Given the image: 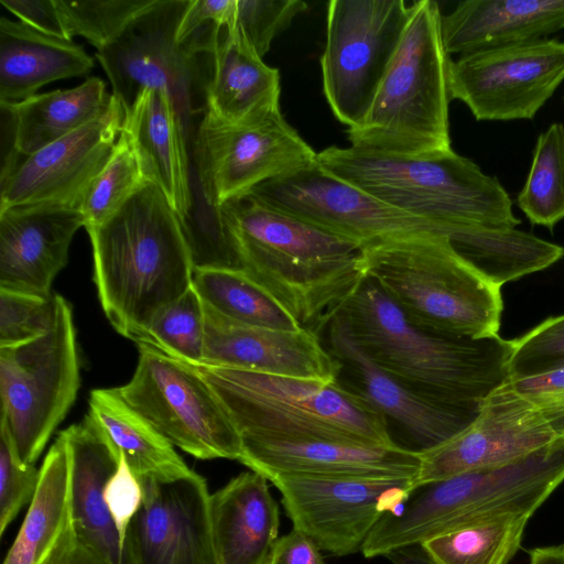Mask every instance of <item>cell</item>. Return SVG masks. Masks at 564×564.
Returning a JSON list of instances; mask_svg holds the SVG:
<instances>
[{"label":"cell","mask_w":564,"mask_h":564,"mask_svg":"<svg viewBox=\"0 0 564 564\" xmlns=\"http://www.w3.org/2000/svg\"><path fill=\"white\" fill-rule=\"evenodd\" d=\"M210 210L221 269L242 271L316 334L366 276L358 245L250 192Z\"/></svg>","instance_id":"1"},{"label":"cell","mask_w":564,"mask_h":564,"mask_svg":"<svg viewBox=\"0 0 564 564\" xmlns=\"http://www.w3.org/2000/svg\"><path fill=\"white\" fill-rule=\"evenodd\" d=\"M88 235L105 315L120 335L143 341L154 317L193 284L182 220L159 186L147 181Z\"/></svg>","instance_id":"2"},{"label":"cell","mask_w":564,"mask_h":564,"mask_svg":"<svg viewBox=\"0 0 564 564\" xmlns=\"http://www.w3.org/2000/svg\"><path fill=\"white\" fill-rule=\"evenodd\" d=\"M338 310L380 368L435 402L477 411L509 379L511 340L421 329L368 276Z\"/></svg>","instance_id":"3"},{"label":"cell","mask_w":564,"mask_h":564,"mask_svg":"<svg viewBox=\"0 0 564 564\" xmlns=\"http://www.w3.org/2000/svg\"><path fill=\"white\" fill-rule=\"evenodd\" d=\"M360 264L414 326L440 335H498L503 301L494 284L465 261L447 236L417 231L360 249Z\"/></svg>","instance_id":"4"},{"label":"cell","mask_w":564,"mask_h":564,"mask_svg":"<svg viewBox=\"0 0 564 564\" xmlns=\"http://www.w3.org/2000/svg\"><path fill=\"white\" fill-rule=\"evenodd\" d=\"M242 441L391 446L388 421L341 384L218 366H194Z\"/></svg>","instance_id":"5"},{"label":"cell","mask_w":564,"mask_h":564,"mask_svg":"<svg viewBox=\"0 0 564 564\" xmlns=\"http://www.w3.org/2000/svg\"><path fill=\"white\" fill-rule=\"evenodd\" d=\"M436 1L419 0L399 47L364 119L347 129L350 147L367 152L419 158L452 150L449 54Z\"/></svg>","instance_id":"6"},{"label":"cell","mask_w":564,"mask_h":564,"mask_svg":"<svg viewBox=\"0 0 564 564\" xmlns=\"http://www.w3.org/2000/svg\"><path fill=\"white\" fill-rule=\"evenodd\" d=\"M316 160L388 205L435 224H521L499 180L453 149L404 158L332 145L317 152Z\"/></svg>","instance_id":"7"},{"label":"cell","mask_w":564,"mask_h":564,"mask_svg":"<svg viewBox=\"0 0 564 564\" xmlns=\"http://www.w3.org/2000/svg\"><path fill=\"white\" fill-rule=\"evenodd\" d=\"M564 482V438L511 464L419 486L401 511L386 514L361 553L371 558L509 512L534 514Z\"/></svg>","instance_id":"8"},{"label":"cell","mask_w":564,"mask_h":564,"mask_svg":"<svg viewBox=\"0 0 564 564\" xmlns=\"http://www.w3.org/2000/svg\"><path fill=\"white\" fill-rule=\"evenodd\" d=\"M79 387L73 310L55 294V317L45 334L0 348L1 425L24 464L37 460L74 404Z\"/></svg>","instance_id":"9"},{"label":"cell","mask_w":564,"mask_h":564,"mask_svg":"<svg viewBox=\"0 0 564 564\" xmlns=\"http://www.w3.org/2000/svg\"><path fill=\"white\" fill-rule=\"evenodd\" d=\"M132 378L118 391L173 446L198 459L239 460L242 444L215 392L193 365L138 343Z\"/></svg>","instance_id":"10"},{"label":"cell","mask_w":564,"mask_h":564,"mask_svg":"<svg viewBox=\"0 0 564 564\" xmlns=\"http://www.w3.org/2000/svg\"><path fill=\"white\" fill-rule=\"evenodd\" d=\"M411 14L404 0H332L321 58L334 116L352 128L365 117Z\"/></svg>","instance_id":"11"},{"label":"cell","mask_w":564,"mask_h":564,"mask_svg":"<svg viewBox=\"0 0 564 564\" xmlns=\"http://www.w3.org/2000/svg\"><path fill=\"white\" fill-rule=\"evenodd\" d=\"M188 1L158 0L96 57L124 111L145 88L167 90L193 145V120L206 112L210 77L203 75L198 57L185 53L175 40Z\"/></svg>","instance_id":"12"},{"label":"cell","mask_w":564,"mask_h":564,"mask_svg":"<svg viewBox=\"0 0 564 564\" xmlns=\"http://www.w3.org/2000/svg\"><path fill=\"white\" fill-rule=\"evenodd\" d=\"M192 147L203 196L210 209L317 156L281 109L239 123L205 112Z\"/></svg>","instance_id":"13"},{"label":"cell","mask_w":564,"mask_h":564,"mask_svg":"<svg viewBox=\"0 0 564 564\" xmlns=\"http://www.w3.org/2000/svg\"><path fill=\"white\" fill-rule=\"evenodd\" d=\"M285 513L315 544L336 556L361 552L386 514H397L416 488L415 478L322 477L278 474Z\"/></svg>","instance_id":"14"},{"label":"cell","mask_w":564,"mask_h":564,"mask_svg":"<svg viewBox=\"0 0 564 564\" xmlns=\"http://www.w3.org/2000/svg\"><path fill=\"white\" fill-rule=\"evenodd\" d=\"M564 80V42L542 39L460 55L448 67L451 99L478 121L528 120Z\"/></svg>","instance_id":"15"},{"label":"cell","mask_w":564,"mask_h":564,"mask_svg":"<svg viewBox=\"0 0 564 564\" xmlns=\"http://www.w3.org/2000/svg\"><path fill=\"white\" fill-rule=\"evenodd\" d=\"M250 193L273 208L355 242L360 249L406 232L431 231L448 237L458 225L435 224L390 206L325 170L317 160L267 181Z\"/></svg>","instance_id":"16"},{"label":"cell","mask_w":564,"mask_h":564,"mask_svg":"<svg viewBox=\"0 0 564 564\" xmlns=\"http://www.w3.org/2000/svg\"><path fill=\"white\" fill-rule=\"evenodd\" d=\"M123 118L121 102L111 95L109 108L98 119L29 156L3 161L0 209L33 204L79 208L116 148Z\"/></svg>","instance_id":"17"},{"label":"cell","mask_w":564,"mask_h":564,"mask_svg":"<svg viewBox=\"0 0 564 564\" xmlns=\"http://www.w3.org/2000/svg\"><path fill=\"white\" fill-rule=\"evenodd\" d=\"M556 438L527 399L501 386L464 430L419 452L415 487L511 464Z\"/></svg>","instance_id":"18"},{"label":"cell","mask_w":564,"mask_h":564,"mask_svg":"<svg viewBox=\"0 0 564 564\" xmlns=\"http://www.w3.org/2000/svg\"><path fill=\"white\" fill-rule=\"evenodd\" d=\"M319 330H325L322 341L340 366L337 380L387 421H393L417 446V452L445 442L477 416L479 410L435 402L380 368L358 344L339 310Z\"/></svg>","instance_id":"19"},{"label":"cell","mask_w":564,"mask_h":564,"mask_svg":"<svg viewBox=\"0 0 564 564\" xmlns=\"http://www.w3.org/2000/svg\"><path fill=\"white\" fill-rule=\"evenodd\" d=\"M139 481L143 499L127 530V564H218L205 479Z\"/></svg>","instance_id":"20"},{"label":"cell","mask_w":564,"mask_h":564,"mask_svg":"<svg viewBox=\"0 0 564 564\" xmlns=\"http://www.w3.org/2000/svg\"><path fill=\"white\" fill-rule=\"evenodd\" d=\"M203 365L323 382L335 381L340 371L315 332H282L242 324L207 304Z\"/></svg>","instance_id":"21"},{"label":"cell","mask_w":564,"mask_h":564,"mask_svg":"<svg viewBox=\"0 0 564 564\" xmlns=\"http://www.w3.org/2000/svg\"><path fill=\"white\" fill-rule=\"evenodd\" d=\"M84 224L76 207L33 204L0 209V289L52 296V283L67 264L73 237Z\"/></svg>","instance_id":"22"},{"label":"cell","mask_w":564,"mask_h":564,"mask_svg":"<svg viewBox=\"0 0 564 564\" xmlns=\"http://www.w3.org/2000/svg\"><path fill=\"white\" fill-rule=\"evenodd\" d=\"M238 462L272 475L415 478L419 452L400 446H367L322 440L242 441Z\"/></svg>","instance_id":"23"},{"label":"cell","mask_w":564,"mask_h":564,"mask_svg":"<svg viewBox=\"0 0 564 564\" xmlns=\"http://www.w3.org/2000/svg\"><path fill=\"white\" fill-rule=\"evenodd\" d=\"M62 432L70 459L74 531L112 564H127L105 501L107 482L118 469L121 455L89 413Z\"/></svg>","instance_id":"24"},{"label":"cell","mask_w":564,"mask_h":564,"mask_svg":"<svg viewBox=\"0 0 564 564\" xmlns=\"http://www.w3.org/2000/svg\"><path fill=\"white\" fill-rule=\"evenodd\" d=\"M122 128L134 145L147 178L159 186L185 226L193 203L189 143L167 90L143 89L124 111Z\"/></svg>","instance_id":"25"},{"label":"cell","mask_w":564,"mask_h":564,"mask_svg":"<svg viewBox=\"0 0 564 564\" xmlns=\"http://www.w3.org/2000/svg\"><path fill=\"white\" fill-rule=\"evenodd\" d=\"M448 54L547 39L564 29V0H465L441 19Z\"/></svg>","instance_id":"26"},{"label":"cell","mask_w":564,"mask_h":564,"mask_svg":"<svg viewBox=\"0 0 564 564\" xmlns=\"http://www.w3.org/2000/svg\"><path fill=\"white\" fill-rule=\"evenodd\" d=\"M268 481L257 471H243L210 495L218 564H267L280 528L279 507Z\"/></svg>","instance_id":"27"},{"label":"cell","mask_w":564,"mask_h":564,"mask_svg":"<svg viewBox=\"0 0 564 564\" xmlns=\"http://www.w3.org/2000/svg\"><path fill=\"white\" fill-rule=\"evenodd\" d=\"M93 67L94 59L73 40L0 19V102L21 101L45 84L86 76Z\"/></svg>","instance_id":"28"},{"label":"cell","mask_w":564,"mask_h":564,"mask_svg":"<svg viewBox=\"0 0 564 564\" xmlns=\"http://www.w3.org/2000/svg\"><path fill=\"white\" fill-rule=\"evenodd\" d=\"M280 73L267 65L236 29H225L212 56L206 112L239 123L280 109Z\"/></svg>","instance_id":"29"},{"label":"cell","mask_w":564,"mask_h":564,"mask_svg":"<svg viewBox=\"0 0 564 564\" xmlns=\"http://www.w3.org/2000/svg\"><path fill=\"white\" fill-rule=\"evenodd\" d=\"M110 101L105 83L90 77L75 88L0 102L12 123L10 153L20 159L37 152L101 117Z\"/></svg>","instance_id":"30"},{"label":"cell","mask_w":564,"mask_h":564,"mask_svg":"<svg viewBox=\"0 0 564 564\" xmlns=\"http://www.w3.org/2000/svg\"><path fill=\"white\" fill-rule=\"evenodd\" d=\"M70 459L58 434L40 468V480L3 564H47L73 529Z\"/></svg>","instance_id":"31"},{"label":"cell","mask_w":564,"mask_h":564,"mask_svg":"<svg viewBox=\"0 0 564 564\" xmlns=\"http://www.w3.org/2000/svg\"><path fill=\"white\" fill-rule=\"evenodd\" d=\"M88 404V413L139 480L171 481L196 474L174 446L123 400L118 388L91 390Z\"/></svg>","instance_id":"32"},{"label":"cell","mask_w":564,"mask_h":564,"mask_svg":"<svg viewBox=\"0 0 564 564\" xmlns=\"http://www.w3.org/2000/svg\"><path fill=\"white\" fill-rule=\"evenodd\" d=\"M532 514L490 516L421 543L434 564H509Z\"/></svg>","instance_id":"33"},{"label":"cell","mask_w":564,"mask_h":564,"mask_svg":"<svg viewBox=\"0 0 564 564\" xmlns=\"http://www.w3.org/2000/svg\"><path fill=\"white\" fill-rule=\"evenodd\" d=\"M193 285L205 304L236 322L282 332L305 328L242 271L194 269Z\"/></svg>","instance_id":"34"},{"label":"cell","mask_w":564,"mask_h":564,"mask_svg":"<svg viewBox=\"0 0 564 564\" xmlns=\"http://www.w3.org/2000/svg\"><path fill=\"white\" fill-rule=\"evenodd\" d=\"M517 205L532 225L550 230L564 219V124L561 122L550 124L539 134Z\"/></svg>","instance_id":"35"},{"label":"cell","mask_w":564,"mask_h":564,"mask_svg":"<svg viewBox=\"0 0 564 564\" xmlns=\"http://www.w3.org/2000/svg\"><path fill=\"white\" fill-rule=\"evenodd\" d=\"M147 181L134 145L122 128L109 161L82 199L79 210L87 232L110 218Z\"/></svg>","instance_id":"36"},{"label":"cell","mask_w":564,"mask_h":564,"mask_svg":"<svg viewBox=\"0 0 564 564\" xmlns=\"http://www.w3.org/2000/svg\"><path fill=\"white\" fill-rule=\"evenodd\" d=\"M141 343L185 364H204L205 304L193 284L154 317Z\"/></svg>","instance_id":"37"},{"label":"cell","mask_w":564,"mask_h":564,"mask_svg":"<svg viewBox=\"0 0 564 564\" xmlns=\"http://www.w3.org/2000/svg\"><path fill=\"white\" fill-rule=\"evenodd\" d=\"M158 0H56L69 36L85 37L100 51L115 42Z\"/></svg>","instance_id":"38"},{"label":"cell","mask_w":564,"mask_h":564,"mask_svg":"<svg viewBox=\"0 0 564 564\" xmlns=\"http://www.w3.org/2000/svg\"><path fill=\"white\" fill-rule=\"evenodd\" d=\"M306 10L307 4L302 0H236L230 28L236 29L248 45L263 57L272 41Z\"/></svg>","instance_id":"39"},{"label":"cell","mask_w":564,"mask_h":564,"mask_svg":"<svg viewBox=\"0 0 564 564\" xmlns=\"http://www.w3.org/2000/svg\"><path fill=\"white\" fill-rule=\"evenodd\" d=\"M511 345L508 380L564 367V314L544 319Z\"/></svg>","instance_id":"40"},{"label":"cell","mask_w":564,"mask_h":564,"mask_svg":"<svg viewBox=\"0 0 564 564\" xmlns=\"http://www.w3.org/2000/svg\"><path fill=\"white\" fill-rule=\"evenodd\" d=\"M55 317V295L0 289V348L33 340L45 334Z\"/></svg>","instance_id":"41"},{"label":"cell","mask_w":564,"mask_h":564,"mask_svg":"<svg viewBox=\"0 0 564 564\" xmlns=\"http://www.w3.org/2000/svg\"><path fill=\"white\" fill-rule=\"evenodd\" d=\"M236 0H189L175 40L188 55L213 56L224 30L234 24Z\"/></svg>","instance_id":"42"},{"label":"cell","mask_w":564,"mask_h":564,"mask_svg":"<svg viewBox=\"0 0 564 564\" xmlns=\"http://www.w3.org/2000/svg\"><path fill=\"white\" fill-rule=\"evenodd\" d=\"M40 480V469L24 464L8 431L0 425V535L25 503H30Z\"/></svg>","instance_id":"43"},{"label":"cell","mask_w":564,"mask_h":564,"mask_svg":"<svg viewBox=\"0 0 564 564\" xmlns=\"http://www.w3.org/2000/svg\"><path fill=\"white\" fill-rule=\"evenodd\" d=\"M142 499L141 484L121 456L118 469L107 482L105 501L123 549L128 527Z\"/></svg>","instance_id":"44"},{"label":"cell","mask_w":564,"mask_h":564,"mask_svg":"<svg viewBox=\"0 0 564 564\" xmlns=\"http://www.w3.org/2000/svg\"><path fill=\"white\" fill-rule=\"evenodd\" d=\"M19 21L44 34L73 40L69 36L56 0H0Z\"/></svg>","instance_id":"45"},{"label":"cell","mask_w":564,"mask_h":564,"mask_svg":"<svg viewBox=\"0 0 564 564\" xmlns=\"http://www.w3.org/2000/svg\"><path fill=\"white\" fill-rule=\"evenodd\" d=\"M267 564H324L321 549L300 530L279 538Z\"/></svg>","instance_id":"46"},{"label":"cell","mask_w":564,"mask_h":564,"mask_svg":"<svg viewBox=\"0 0 564 564\" xmlns=\"http://www.w3.org/2000/svg\"><path fill=\"white\" fill-rule=\"evenodd\" d=\"M503 388L522 397L564 393V367L532 377L508 380Z\"/></svg>","instance_id":"47"},{"label":"cell","mask_w":564,"mask_h":564,"mask_svg":"<svg viewBox=\"0 0 564 564\" xmlns=\"http://www.w3.org/2000/svg\"><path fill=\"white\" fill-rule=\"evenodd\" d=\"M47 564H112L100 552L80 539L74 528Z\"/></svg>","instance_id":"48"},{"label":"cell","mask_w":564,"mask_h":564,"mask_svg":"<svg viewBox=\"0 0 564 564\" xmlns=\"http://www.w3.org/2000/svg\"><path fill=\"white\" fill-rule=\"evenodd\" d=\"M523 398L539 411L555 435L564 438V393Z\"/></svg>","instance_id":"49"},{"label":"cell","mask_w":564,"mask_h":564,"mask_svg":"<svg viewBox=\"0 0 564 564\" xmlns=\"http://www.w3.org/2000/svg\"><path fill=\"white\" fill-rule=\"evenodd\" d=\"M529 564H564V543L530 550Z\"/></svg>","instance_id":"50"},{"label":"cell","mask_w":564,"mask_h":564,"mask_svg":"<svg viewBox=\"0 0 564 564\" xmlns=\"http://www.w3.org/2000/svg\"><path fill=\"white\" fill-rule=\"evenodd\" d=\"M563 102H564V97H563Z\"/></svg>","instance_id":"51"}]
</instances>
